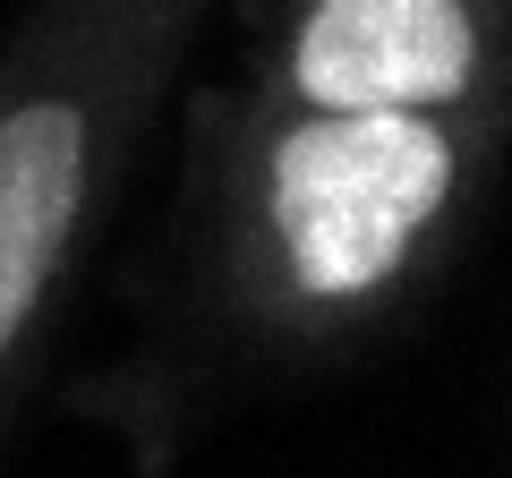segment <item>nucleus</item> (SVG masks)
<instances>
[{"label": "nucleus", "mask_w": 512, "mask_h": 478, "mask_svg": "<svg viewBox=\"0 0 512 478\" xmlns=\"http://www.w3.org/2000/svg\"><path fill=\"white\" fill-rule=\"evenodd\" d=\"M453 197L436 111H316L274 146V239L308 299H367Z\"/></svg>", "instance_id": "1"}, {"label": "nucleus", "mask_w": 512, "mask_h": 478, "mask_svg": "<svg viewBox=\"0 0 512 478\" xmlns=\"http://www.w3.org/2000/svg\"><path fill=\"white\" fill-rule=\"evenodd\" d=\"M478 77V26L461 0H316L291 43L308 111H444Z\"/></svg>", "instance_id": "2"}, {"label": "nucleus", "mask_w": 512, "mask_h": 478, "mask_svg": "<svg viewBox=\"0 0 512 478\" xmlns=\"http://www.w3.org/2000/svg\"><path fill=\"white\" fill-rule=\"evenodd\" d=\"M86 205V111L77 103H18L0 111V368L35 325L43 282Z\"/></svg>", "instance_id": "3"}]
</instances>
